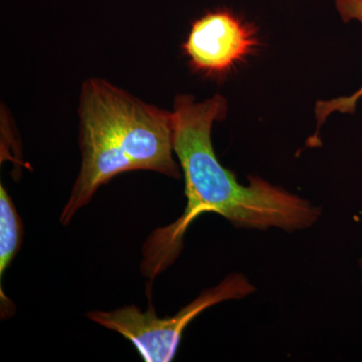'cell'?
I'll return each instance as SVG.
<instances>
[{"mask_svg": "<svg viewBox=\"0 0 362 362\" xmlns=\"http://www.w3.org/2000/svg\"><path fill=\"white\" fill-rule=\"evenodd\" d=\"M82 163L59 221L66 226L102 185L122 173L148 170L180 178L173 150V112L145 103L103 78L81 90Z\"/></svg>", "mask_w": 362, "mask_h": 362, "instance_id": "cell-2", "label": "cell"}, {"mask_svg": "<svg viewBox=\"0 0 362 362\" xmlns=\"http://www.w3.org/2000/svg\"><path fill=\"white\" fill-rule=\"evenodd\" d=\"M362 97V86L354 95L349 97L337 98V99L329 100V101H319L316 105L315 114L318 127L325 122L327 117L333 112L340 113H354L356 109V104Z\"/></svg>", "mask_w": 362, "mask_h": 362, "instance_id": "cell-6", "label": "cell"}, {"mask_svg": "<svg viewBox=\"0 0 362 362\" xmlns=\"http://www.w3.org/2000/svg\"><path fill=\"white\" fill-rule=\"evenodd\" d=\"M23 225L13 199L0 185V288L4 276L20 252Z\"/></svg>", "mask_w": 362, "mask_h": 362, "instance_id": "cell-5", "label": "cell"}, {"mask_svg": "<svg viewBox=\"0 0 362 362\" xmlns=\"http://www.w3.org/2000/svg\"><path fill=\"white\" fill-rule=\"evenodd\" d=\"M228 113L221 95L197 102L180 95L173 105V150L185 180L187 204L173 223L156 228L142 247L141 273L154 280L175 263L183 249L185 233L204 214L223 216L244 230L278 228L286 233L308 230L320 218L316 204L285 188L252 176L240 183L218 160L211 141L214 124Z\"/></svg>", "mask_w": 362, "mask_h": 362, "instance_id": "cell-1", "label": "cell"}, {"mask_svg": "<svg viewBox=\"0 0 362 362\" xmlns=\"http://www.w3.org/2000/svg\"><path fill=\"white\" fill-rule=\"evenodd\" d=\"M359 271H361V285H362V257L359 259Z\"/></svg>", "mask_w": 362, "mask_h": 362, "instance_id": "cell-8", "label": "cell"}, {"mask_svg": "<svg viewBox=\"0 0 362 362\" xmlns=\"http://www.w3.org/2000/svg\"><path fill=\"white\" fill-rule=\"evenodd\" d=\"M255 290L249 278L232 273L204 289L175 316L159 317L151 304L145 311L131 304L114 310L90 311L87 318L127 339L143 361L169 362L175 359L185 330L202 312L223 302L244 299Z\"/></svg>", "mask_w": 362, "mask_h": 362, "instance_id": "cell-3", "label": "cell"}, {"mask_svg": "<svg viewBox=\"0 0 362 362\" xmlns=\"http://www.w3.org/2000/svg\"><path fill=\"white\" fill-rule=\"evenodd\" d=\"M337 8L343 21H357L362 25V0H337Z\"/></svg>", "mask_w": 362, "mask_h": 362, "instance_id": "cell-7", "label": "cell"}, {"mask_svg": "<svg viewBox=\"0 0 362 362\" xmlns=\"http://www.w3.org/2000/svg\"><path fill=\"white\" fill-rule=\"evenodd\" d=\"M258 45L256 30L232 11H211L195 21L183 51L195 70L225 74L240 63Z\"/></svg>", "mask_w": 362, "mask_h": 362, "instance_id": "cell-4", "label": "cell"}]
</instances>
